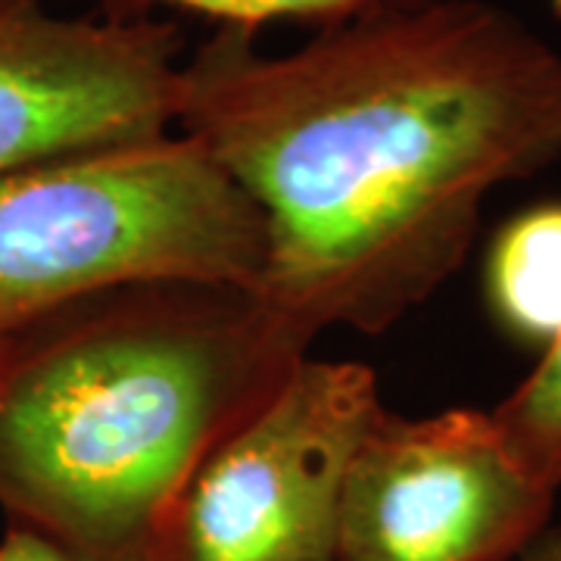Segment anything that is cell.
Returning a JSON list of instances; mask_svg holds the SVG:
<instances>
[{
    "label": "cell",
    "instance_id": "cell-1",
    "mask_svg": "<svg viewBox=\"0 0 561 561\" xmlns=\"http://www.w3.org/2000/svg\"><path fill=\"white\" fill-rule=\"evenodd\" d=\"M181 135L265 221L256 300L302 343L381 334L459 272L493 187L561 157V54L486 0L324 28L284 57L219 25Z\"/></svg>",
    "mask_w": 561,
    "mask_h": 561
},
{
    "label": "cell",
    "instance_id": "cell-2",
    "mask_svg": "<svg viewBox=\"0 0 561 561\" xmlns=\"http://www.w3.org/2000/svg\"><path fill=\"white\" fill-rule=\"evenodd\" d=\"M306 356L231 287L62 309L0 346V512L79 561H169L203 461Z\"/></svg>",
    "mask_w": 561,
    "mask_h": 561
},
{
    "label": "cell",
    "instance_id": "cell-3",
    "mask_svg": "<svg viewBox=\"0 0 561 561\" xmlns=\"http://www.w3.org/2000/svg\"><path fill=\"white\" fill-rule=\"evenodd\" d=\"M265 221L187 135L110 144L0 179V346L128 287L256 294Z\"/></svg>",
    "mask_w": 561,
    "mask_h": 561
},
{
    "label": "cell",
    "instance_id": "cell-4",
    "mask_svg": "<svg viewBox=\"0 0 561 561\" xmlns=\"http://www.w3.org/2000/svg\"><path fill=\"white\" fill-rule=\"evenodd\" d=\"M381 412L368 365L297 362L203 461L169 561H337L346 474Z\"/></svg>",
    "mask_w": 561,
    "mask_h": 561
},
{
    "label": "cell",
    "instance_id": "cell-5",
    "mask_svg": "<svg viewBox=\"0 0 561 561\" xmlns=\"http://www.w3.org/2000/svg\"><path fill=\"white\" fill-rule=\"evenodd\" d=\"M556 496L493 412L383 409L346 474L337 561H512L549 527Z\"/></svg>",
    "mask_w": 561,
    "mask_h": 561
},
{
    "label": "cell",
    "instance_id": "cell-6",
    "mask_svg": "<svg viewBox=\"0 0 561 561\" xmlns=\"http://www.w3.org/2000/svg\"><path fill=\"white\" fill-rule=\"evenodd\" d=\"M181 35L153 20H76L22 0L0 10V179L35 162L169 135Z\"/></svg>",
    "mask_w": 561,
    "mask_h": 561
},
{
    "label": "cell",
    "instance_id": "cell-7",
    "mask_svg": "<svg viewBox=\"0 0 561 561\" xmlns=\"http://www.w3.org/2000/svg\"><path fill=\"white\" fill-rule=\"evenodd\" d=\"M490 316L512 341L549 346L561 334V203L508 219L483 265Z\"/></svg>",
    "mask_w": 561,
    "mask_h": 561
},
{
    "label": "cell",
    "instance_id": "cell-8",
    "mask_svg": "<svg viewBox=\"0 0 561 561\" xmlns=\"http://www.w3.org/2000/svg\"><path fill=\"white\" fill-rule=\"evenodd\" d=\"M493 419L515 456L561 490V334L542 346L534 371L493 409Z\"/></svg>",
    "mask_w": 561,
    "mask_h": 561
},
{
    "label": "cell",
    "instance_id": "cell-9",
    "mask_svg": "<svg viewBox=\"0 0 561 561\" xmlns=\"http://www.w3.org/2000/svg\"><path fill=\"white\" fill-rule=\"evenodd\" d=\"M128 7H179L209 16L219 25H234L256 32L260 25L268 22H321L324 28L343 25V22L365 20L375 13L387 10H405V7H419L427 0H125Z\"/></svg>",
    "mask_w": 561,
    "mask_h": 561
},
{
    "label": "cell",
    "instance_id": "cell-10",
    "mask_svg": "<svg viewBox=\"0 0 561 561\" xmlns=\"http://www.w3.org/2000/svg\"><path fill=\"white\" fill-rule=\"evenodd\" d=\"M0 561H79L38 530L10 524L0 537Z\"/></svg>",
    "mask_w": 561,
    "mask_h": 561
},
{
    "label": "cell",
    "instance_id": "cell-11",
    "mask_svg": "<svg viewBox=\"0 0 561 561\" xmlns=\"http://www.w3.org/2000/svg\"><path fill=\"white\" fill-rule=\"evenodd\" d=\"M512 561H561V524H549L540 537Z\"/></svg>",
    "mask_w": 561,
    "mask_h": 561
},
{
    "label": "cell",
    "instance_id": "cell-12",
    "mask_svg": "<svg viewBox=\"0 0 561 561\" xmlns=\"http://www.w3.org/2000/svg\"><path fill=\"white\" fill-rule=\"evenodd\" d=\"M546 7H549V13H552L556 20H561V0H546Z\"/></svg>",
    "mask_w": 561,
    "mask_h": 561
},
{
    "label": "cell",
    "instance_id": "cell-13",
    "mask_svg": "<svg viewBox=\"0 0 561 561\" xmlns=\"http://www.w3.org/2000/svg\"><path fill=\"white\" fill-rule=\"evenodd\" d=\"M13 3H22V0H0V10H7V7H13Z\"/></svg>",
    "mask_w": 561,
    "mask_h": 561
}]
</instances>
